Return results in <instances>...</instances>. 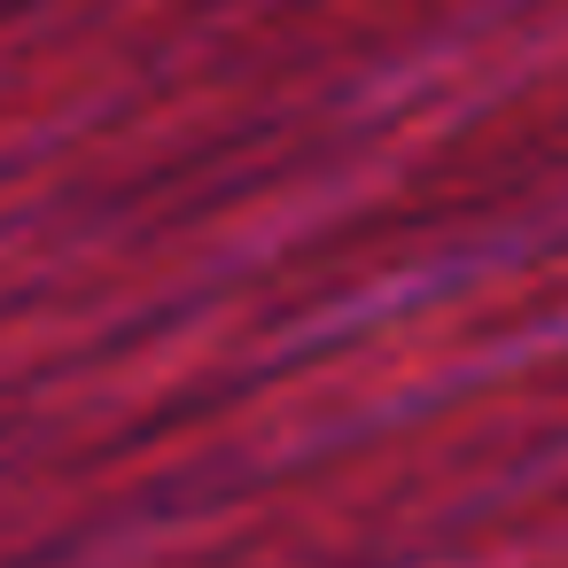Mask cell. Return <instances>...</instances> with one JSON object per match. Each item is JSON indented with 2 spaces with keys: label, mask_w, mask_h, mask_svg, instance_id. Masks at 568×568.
I'll list each match as a JSON object with an SVG mask.
<instances>
[]
</instances>
